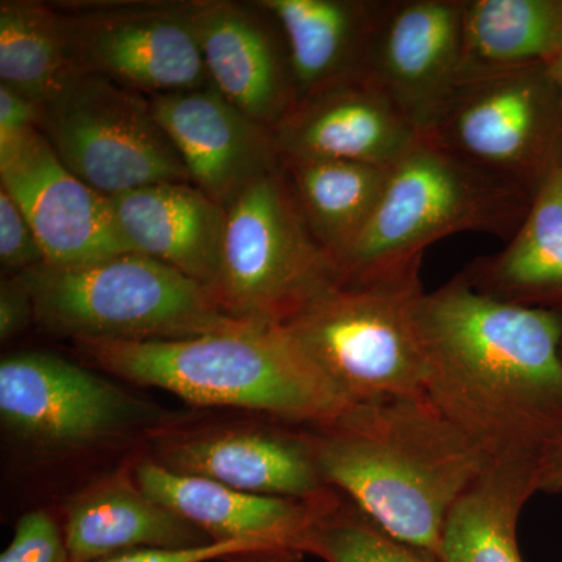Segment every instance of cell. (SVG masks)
<instances>
[{
    "instance_id": "cell-1",
    "label": "cell",
    "mask_w": 562,
    "mask_h": 562,
    "mask_svg": "<svg viewBox=\"0 0 562 562\" xmlns=\"http://www.w3.org/2000/svg\"><path fill=\"white\" fill-rule=\"evenodd\" d=\"M427 397L490 460L562 436V312L505 302L462 276L425 292Z\"/></svg>"
},
{
    "instance_id": "cell-2",
    "label": "cell",
    "mask_w": 562,
    "mask_h": 562,
    "mask_svg": "<svg viewBox=\"0 0 562 562\" xmlns=\"http://www.w3.org/2000/svg\"><path fill=\"white\" fill-rule=\"evenodd\" d=\"M308 431L324 482L436 561L447 516L491 462L428 397L349 405Z\"/></svg>"
},
{
    "instance_id": "cell-3",
    "label": "cell",
    "mask_w": 562,
    "mask_h": 562,
    "mask_svg": "<svg viewBox=\"0 0 562 562\" xmlns=\"http://www.w3.org/2000/svg\"><path fill=\"white\" fill-rule=\"evenodd\" d=\"M74 344L102 371L194 406L247 409L305 427L328 424L349 406L283 325L244 322L176 341Z\"/></svg>"
},
{
    "instance_id": "cell-4",
    "label": "cell",
    "mask_w": 562,
    "mask_h": 562,
    "mask_svg": "<svg viewBox=\"0 0 562 562\" xmlns=\"http://www.w3.org/2000/svg\"><path fill=\"white\" fill-rule=\"evenodd\" d=\"M420 266L341 281L283 325L347 405L427 397Z\"/></svg>"
},
{
    "instance_id": "cell-5",
    "label": "cell",
    "mask_w": 562,
    "mask_h": 562,
    "mask_svg": "<svg viewBox=\"0 0 562 562\" xmlns=\"http://www.w3.org/2000/svg\"><path fill=\"white\" fill-rule=\"evenodd\" d=\"M531 199L420 136L392 166L375 213L336 268L342 281L364 280L422 261L428 246L457 233L512 239Z\"/></svg>"
},
{
    "instance_id": "cell-6",
    "label": "cell",
    "mask_w": 562,
    "mask_h": 562,
    "mask_svg": "<svg viewBox=\"0 0 562 562\" xmlns=\"http://www.w3.org/2000/svg\"><path fill=\"white\" fill-rule=\"evenodd\" d=\"M22 276L36 324L72 341H176L244 324L222 312L209 288L139 254L76 268L44 262Z\"/></svg>"
},
{
    "instance_id": "cell-7",
    "label": "cell",
    "mask_w": 562,
    "mask_h": 562,
    "mask_svg": "<svg viewBox=\"0 0 562 562\" xmlns=\"http://www.w3.org/2000/svg\"><path fill=\"white\" fill-rule=\"evenodd\" d=\"M341 281L310 233L283 166L227 206L221 271L211 292L233 319L284 325Z\"/></svg>"
},
{
    "instance_id": "cell-8",
    "label": "cell",
    "mask_w": 562,
    "mask_h": 562,
    "mask_svg": "<svg viewBox=\"0 0 562 562\" xmlns=\"http://www.w3.org/2000/svg\"><path fill=\"white\" fill-rule=\"evenodd\" d=\"M424 138L535 194L562 160V95L549 66L462 81Z\"/></svg>"
},
{
    "instance_id": "cell-9",
    "label": "cell",
    "mask_w": 562,
    "mask_h": 562,
    "mask_svg": "<svg viewBox=\"0 0 562 562\" xmlns=\"http://www.w3.org/2000/svg\"><path fill=\"white\" fill-rule=\"evenodd\" d=\"M41 132L70 172L106 198L190 181L150 98L98 74L81 72L43 109Z\"/></svg>"
},
{
    "instance_id": "cell-10",
    "label": "cell",
    "mask_w": 562,
    "mask_h": 562,
    "mask_svg": "<svg viewBox=\"0 0 562 562\" xmlns=\"http://www.w3.org/2000/svg\"><path fill=\"white\" fill-rule=\"evenodd\" d=\"M0 419L13 441L60 454L131 438L155 427L158 413L79 364L29 351L0 362Z\"/></svg>"
},
{
    "instance_id": "cell-11",
    "label": "cell",
    "mask_w": 562,
    "mask_h": 562,
    "mask_svg": "<svg viewBox=\"0 0 562 562\" xmlns=\"http://www.w3.org/2000/svg\"><path fill=\"white\" fill-rule=\"evenodd\" d=\"M57 5L85 72L147 98L210 83L199 41L198 0Z\"/></svg>"
},
{
    "instance_id": "cell-12",
    "label": "cell",
    "mask_w": 562,
    "mask_h": 562,
    "mask_svg": "<svg viewBox=\"0 0 562 562\" xmlns=\"http://www.w3.org/2000/svg\"><path fill=\"white\" fill-rule=\"evenodd\" d=\"M0 188L31 222L46 265L76 268L133 254L111 199L70 172L41 128L0 144Z\"/></svg>"
},
{
    "instance_id": "cell-13",
    "label": "cell",
    "mask_w": 562,
    "mask_h": 562,
    "mask_svg": "<svg viewBox=\"0 0 562 562\" xmlns=\"http://www.w3.org/2000/svg\"><path fill=\"white\" fill-rule=\"evenodd\" d=\"M462 21L464 0L384 2L366 77L420 135L461 85Z\"/></svg>"
},
{
    "instance_id": "cell-14",
    "label": "cell",
    "mask_w": 562,
    "mask_h": 562,
    "mask_svg": "<svg viewBox=\"0 0 562 562\" xmlns=\"http://www.w3.org/2000/svg\"><path fill=\"white\" fill-rule=\"evenodd\" d=\"M150 460L181 475L269 497L312 501L333 491L317 468L308 427L222 425L160 431Z\"/></svg>"
},
{
    "instance_id": "cell-15",
    "label": "cell",
    "mask_w": 562,
    "mask_h": 562,
    "mask_svg": "<svg viewBox=\"0 0 562 562\" xmlns=\"http://www.w3.org/2000/svg\"><path fill=\"white\" fill-rule=\"evenodd\" d=\"M139 490L162 508L205 532L213 542L250 546L258 562H295L306 554L310 531L335 501L269 497L162 468L150 458L132 468Z\"/></svg>"
},
{
    "instance_id": "cell-16",
    "label": "cell",
    "mask_w": 562,
    "mask_h": 562,
    "mask_svg": "<svg viewBox=\"0 0 562 562\" xmlns=\"http://www.w3.org/2000/svg\"><path fill=\"white\" fill-rule=\"evenodd\" d=\"M191 183L224 209L258 180L279 172L277 132L251 120L214 85L150 98Z\"/></svg>"
},
{
    "instance_id": "cell-17",
    "label": "cell",
    "mask_w": 562,
    "mask_h": 562,
    "mask_svg": "<svg viewBox=\"0 0 562 562\" xmlns=\"http://www.w3.org/2000/svg\"><path fill=\"white\" fill-rule=\"evenodd\" d=\"M198 32L210 83L251 120L277 132L295 106L286 43L258 2L198 0Z\"/></svg>"
},
{
    "instance_id": "cell-18",
    "label": "cell",
    "mask_w": 562,
    "mask_h": 562,
    "mask_svg": "<svg viewBox=\"0 0 562 562\" xmlns=\"http://www.w3.org/2000/svg\"><path fill=\"white\" fill-rule=\"evenodd\" d=\"M420 133L368 77L317 92L277 128L281 158L341 160L392 168Z\"/></svg>"
},
{
    "instance_id": "cell-19",
    "label": "cell",
    "mask_w": 562,
    "mask_h": 562,
    "mask_svg": "<svg viewBox=\"0 0 562 562\" xmlns=\"http://www.w3.org/2000/svg\"><path fill=\"white\" fill-rule=\"evenodd\" d=\"M133 254L171 266L213 290L220 277L227 209L190 181L149 184L111 198Z\"/></svg>"
},
{
    "instance_id": "cell-20",
    "label": "cell",
    "mask_w": 562,
    "mask_h": 562,
    "mask_svg": "<svg viewBox=\"0 0 562 562\" xmlns=\"http://www.w3.org/2000/svg\"><path fill=\"white\" fill-rule=\"evenodd\" d=\"M61 527L69 562H92L133 550H187L216 543L147 497L128 469L110 473L70 497Z\"/></svg>"
},
{
    "instance_id": "cell-21",
    "label": "cell",
    "mask_w": 562,
    "mask_h": 562,
    "mask_svg": "<svg viewBox=\"0 0 562 562\" xmlns=\"http://www.w3.org/2000/svg\"><path fill=\"white\" fill-rule=\"evenodd\" d=\"M286 43L295 105L317 92L366 77L384 2L261 0Z\"/></svg>"
},
{
    "instance_id": "cell-22",
    "label": "cell",
    "mask_w": 562,
    "mask_h": 562,
    "mask_svg": "<svg viewBox=\"0 0 562 562\" xmlns=\"http://www.w3.org/2000/svg\"><path fill=\"white\" fill-rule=\"evenodd\" d=\"M461 276L476 291L501 301L562 306V160L532 194L508 246L473 262Z\"/></svg>"
},
{
    "instance_id": "cell-23",
    "label": "cell",
    "mask_w": 562,
    "mask_h": 562,
    "mask_svg": "<svg viewBox=\"0 0 562 562\" xmlns=\"http://www.w3.org/2000/svg\"><path fill=\"white\" fill-rule=\"evenodd\" d=\"M538 461L532 454L491 460L447 516L439 562H522L517 522L538 494Z\"/></svg>"
},
{
    "instance_id": "cell-24",
    "label": "cell",
    "mask_w": 562,
    "mask_h": 562,
    "mask_svg": "<svg viewBox=\"0 0 562 562\" xmlns=\"http://www.w3.org/2000/svg\"><path fill=\"white\" fill-rule=\"evenodd\" d=\"M562 52V0H464L462 81L549 65Z\"/></svg>"
},
{
    "instance_id": "cell-25",
    "label": "cell",
    "mask_w": 562,
    "mask_h": 562,
    "mask_svg": "<svg viewBox=\"0 0 562 562\" xmlns=\"http://www.w3.org/2000/svg\"><path fill=\"white\" fill-rule=\"evenodd\" d=\"M281 166L310 233L336 265L375 213L391 168L316 158Z\"/></svg>"
},
{
    "instance_id": "cell-26",
    "label": "cell",
    "mask_w": 562,
    "mask_h": 562,
    "mask_svg": "<svg viewBox=\"0 0 562 562\" xmlns=\"http://www.w3.org/2000/svg\"><path fill=\"white\" fill-rule=\"evenodd\" d=\"M81 72L57 3L0 2V85L43 110Z\"/></svg>"
},
{
    "instance_id": "cell-27",
    "label": "cell",
    "mask_w": 562,
    "mask_h": 562,
    "mask_svg": "<svg viewBox=\"0 0 562 562\" xmlns=\"http://www.w3.org/2000/svg\"><path fill=\"white\" fill-rule=\"evenodd\" d=\"M339 495L310 531L306 554L325 562H438L392 538Z\"/></svg>"
},
{
    "instance_id": "cell-28",
    "label": "cell",
    "mask_w": 562,
    "mask_h": 562,
    "mask_svg": "<svg viewBox=\"0 0 562 562\" xmlns=\"http://www.w3.org/2000/svg\"><path fill=\"white\" fill-rule=\"evenodd\" d=\"M0 562H69L61 525L41 509L25 514Z\"/></svg>"
},
{
    "instance_id": "cell-29",
    "label": "cell",
    "mask_w": 562,
    "mask_h": 562,
    "mask_svg": "<svg viewBox=\"0 0 562 562\" xmlns=\"http://www.w3.org/2000/svg\"><path fill=\"white\" fill-rule=\"evenodd\" d=\"M46 262L31 222L9 192L0 188V265L3 271L22 273Z\"/></svg>"
},
{
    "instance_id": "cell-30",
    "label": "cell",
    "mask_w": 562,
    "mask_h": 562,
    "mask_svg": "<svg viewBox=\"0 0 562 562\" xmlns=\"http://www.w3.org/2000/svg\"><path fill=\"white\" fill-rule=\"evenodd\" d=\"M258 562V554L250 546L239 542L211 543L187 550H133L113 554L92 562Z\"/></svg>"
},
{
    "instance_id": "cell-31",
    "label": "cell",
    "mask_w": 562,
    "mask_h": 562,
    "mask_svg": "<svg viewBox=\"0 0 562 562\" xmlns=\"http://www.w3.org/2000/svg\"><path fill=\"white\" fill-rule=\"evenodd\" d=\"M35 322L32 292L22 273L7 277L0 284V339L10 341Z\"/></svg>"
},
{
    "instance_id": "cell-32",
    "label": "cell",
    "mask_w": 562,
    "mask_h": 562,
    "mask_svg": "<svg viewBox=\"0 0 562 562\" xmlns=\"http://www.w3.org/2000/svg\"><path fill=\"white\" fill-rule=\"evenodd\" d=\"M41 121L43 110L38 105L5 85H0V144L41 128Z\"/></svg>"
},
{
    "instance_id": "cell-33",
    "label": "cell",
    "mask_w": 562,
    "mask_h": 562,
    "mask_svg": "<svg viewBox=\"0 0 562 562\" xmlns=\"http://www.w3.org/2000/svg\"><path fill=\"white\" fill-rule=\"evenodd\" d=\"M538 492L562 494V436L542 450L536 475Z\"/></svg>"
},
{
    "instance_id": "cell-34",
    "label": "cell",
    "mask_w": 562,
    "mask_h": 562,
    "mask_svg": "<svg viewBox=\"0 0 562 562\" xmlns=\"http://www.w3.org/2000/svg\"><path fill=\"white\" fill-rule=\"evenodd\" d=\"M547 66H549L550 76L553 77L554 83H557L558 88H560L562 95V52Z\"/></svg>"
}]
</instances>
